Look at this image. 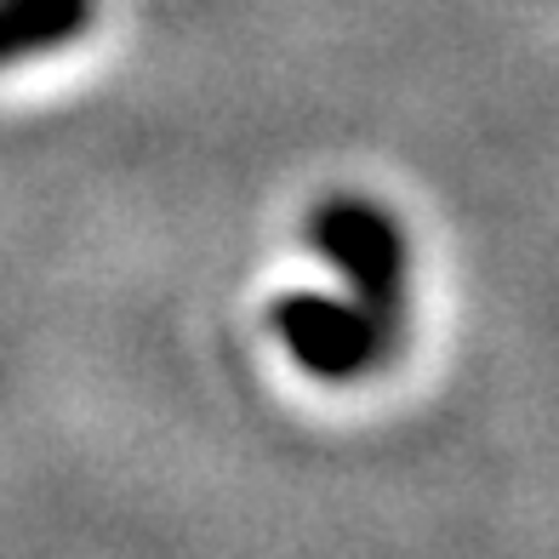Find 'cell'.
Listing matches in <instances>:
<instances>
[{
    "mask_svg": "<svg viewBox=\"0 0 559 559\" xmlns=\"http://www.w3.org/2000/svg\"><path fill=\"white\" fill-rule=\"evenodd\" d=\"M320 263L337 274L325 292H286L269 309L280 348L320 383H354L394 354L405 325V235L366 194L320 200L309 223Z\"/></svg>",
    "mask_w": 559,
    "mask_h": 559,
    "instance_id": "1",
    "label": "cell"
},
{
    "mask_svg": "<svg viewBox=\"0 0 559 559\" xmlns=\"http://www.w3.org/2000/svg\"><path fill=\"white\" fill-rule=\"evenodd\" d=\"M86 23H92V0H0V69L81 40Z\"/></svg>",
    "mask_w": 559,
    "mask_h": 559,
    "instance_id": "2",
    "label": "cell"
}]
</instances>
